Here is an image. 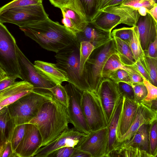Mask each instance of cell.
Wrapping results in <instances>:
<instances>
[{"label":"cell","instance_id":"cell-1","mask_svg":"<svg viewBox=\"0 0 157 157\" xmlns=\"http://www.w3.org/2000/svg\"><path fill=\"white\" fill-rule=\"evenodd\" d=\"M19 28L42 48L56 53L69 47L80 45L77 36L64 25L49 17Z\"/></svg>","mask_w":157,"mask_h":157},{"label":"cell","instance_id":"cell-2","mask_svg":"<svg viewBox=\"0 0 157 157\" xmlns=\"http://www.w3.org/2000/svg\"><path fill=\"white\" fill-rule=\"evenodd\" d=\"M67 108L54 97L45 102L36 116L28 123L34 125L42 138L41 147L49 144L68 128Z\"/></svg>","mask_w":157,"mask_h":157},{"label":"cell","instance_id":"cell-3","mask_svg":"<svg viewBox=\"0 0 157 157\" xmlns=\"http://www.w3.org/2000/svg\"><path fill=\"white\" fill-rule=\"evenodd\" d=\"M117 53L113 38L102 46L95 48L86 62L84 74L91 90L97 93L103 79L102 71L105 65L112 54Z\"/></svg>","mask_w":157,"mask_h":157},{"label":"cell","instance_id":"cell-4","mask_svg":"<svg viewBox=\"0 0 157 157\" xmlns=\"http://www.w3.org/2000/svg\"><path fill=\"white\" fill-rule=\"evenodd\" d=\"M53 98L52 94L33 91L7 106L15 124L28 123L36 116L43 104Z\"/></svg>","mask_w":157,"mask_h":157},{"label":"cell","instance_id":"cell-5","mask_svg":"<svg viewBox=\"0 0 157 157\" xmlns=\"http://www.w3.org/2000/svg\"><path fill=\"white\" fill-rule=\"evenodd\" d=\"M80 46L71 47L56 53L55 56L56 64L66 73L68 82L82 91L91 90L86 80L80 74Z\"/></svg>","mask_w":157,"mask_h":157},{"label":"cell","instance_id":"cell-6","mask_svg":"<svg viewBox=\"0 0 157 157\" xmlns=\"http://www.w3.org/2000/svg\"><path fill=\"white\" fill-rule=\"evenodd\" d=\"M48 17L42 4L13 8L0 13V23H10L21 27Z\"/></svg>","mask_w":157,"mask_h":157},{"label":"cell","instance_id":"cell-7","mask_svg":"<svg viewBox=\"0 0 157 157\" xmlns=\"http://www.w3.org/2000/svg\"><path fill=\"white\" fill-rule=\"evenodd\" d=\"M16 40L6 26L0 23V67L8 74L21 79Z\"/></svg>","mask_w":157,"mask_h":157},{"label":"cell","instance_id":"cell-8","mask_svg":"<svg viewBox=\"0 0 157 157\" xmlns=\"http://www.w3.org/2000/svg\"><path fill=\"white\" fill-rule=\"evenodd\" d=\"M82 106L83 114L90 131L106 127L108 123L100 99L95 92L83 91Z\"/></svg>","mask_w":157,"mask_h":157},{"label":"cell","instance_id":"cell-9","mask_svg":"<svg viewBox=\"0 0 157 157\" xmlns=\"http://www.w3.org/2000/svg\"><path fill=\"white\" fill-rule=\"evenodd\" d=\"M16 48L21 79L32 84L35 91L52 94L49 89L56 84L36 68L17 44Z\"/></svg>","mask_w":157,"mask_h":157},{"label":"cell","instance_id":"cell-10","mask_svg":"<svg viewBox=\"0 0 157 157\" xmlns=\"http://www.w3.org/2000/svg\"><path fill=\"white\" fill-rule=\"evenodd\" d=\"M69 97L67 110L69 122L79 131L89 134L91 131L85 118L82 106L83 91L71 83L64 86Z\"/></svg>","mask_w":157,"mask_h":157},{"label":"cell","instance_id":"cell-11","mask_svg":"<svg viewBox=\"0 0 157 157\" xmlns=\"http://www.w3.org/2000/svg\"><path fill=\"white\" fill-rule=\"evenodd\" d=\"M75 148L88 153L91 157H109L107 126L91 131Z\"/></svg>","mask_w":157,"mask_h":157},{"label":"cell","instance_id":"cell-12","mask_svg":"<svg viewBox=\"0 0 157 157\" xmlns=\"http://www.w3.org/2000/svg\"><path fill=\"white\" fill-rule=\"evenodd\" d=\"M87 134L68 128L55 140L48 145L40 148L33 157H48L57 150L64 147H76L83 140Z\"/></svg>","mask_w":157,"mask_h":157},{"label":"cell","instance_id":"cell-13","mask_svg":"<svg viewBox=\"0 0 157 157\" xmlns=\"http://www.w3.org/2000/svg\"><path fill=\"white\" fill-rule=\"evenodd\" d=\"M152 105V101L143 100L139 103L132 123L128 131L118 140L117 147L129 141L142 125H150L157 119V109L153 107Z\"/></svg>","mask_w":157,"mask_h":157},{"label":"cell","instance_id":"cell-14","mask_svg":"<svg viewBox=\"0 0 157 157\" xmlns=\"http://www.w3.org/2000/svg\"><path fill=\"white\" fill-rule=\"evenodd\" d=\"M97 94L100 99L108 124L121 95L117 84L107 78H103Z\"/></svg>","mask_w":157,"mask_h":157},{"label":"cell","instance_id":"cell-15","mask_svg":"<svg viewBox=\"0 0 157 157\" xmlns=\"http://www.w3.org/2000/svg\"><path fill=\"white\" fill-rule=\"evenodd\" d=\"M42 143V137L37 128L27 123L24 137L15 152L16 157H33L41 148Z\"/></svg>","mask_w":157,"mask_h":157},{"label":"cell","instance_id":"cell-16","mask_svg":"<svg viewBox=\"0 0 157 157\" xmlns=\"http://www.w3.org/2000/svg\"><path fill=\"white\" fill-rule=\"evenodd\" d=\"M34 90L33 86L25 80L15 82L0 91V109Z\"/></svg>","mask_w":157,"mask_h":157},{"label":"cell","instance_id":"cell-17","mask_svg":"<svg viewBox=\"0 0 157 157\" xmlns=\"http://www.w3.org/2000/svg\"><path fill=\"white\" fill-rule=\"evenodd\" d=\"M137 27L142 49L145 52L149 45L155 39L157 33V23L147 13L145 16L140 15Z\"/></svg>","mask_w":157,"mask_h":157},{"label":"cell","instance_id":"cell-18","mask_svg":"<svg viewBox=\"0 0 157 157\" xmlns=\"http://www.w3.org/2000/svg\"><path fill=\"white\" fill-rule=\"evenodd\" d=\"M123 97V102L117 132L118 141L128 131L132 125L139 104V103L135 100L125 96Z\"/></svg>","mask_w":157,"mask_h":157},{"label":"cell","instance_id":"cell-19","mask_svg":"<svg viewBox=\"0 0 157 157\" xmlns=\"http://www.w3.org/2000/svg\"><path fill=\"white\" fill-rule=\"evenodd\" d=\"M111 33L103 30L89 22L84 30L77 33L76 36L80 43L82 41H87L96 48L113 38Z\"/></svg>","mask_w":157,"mask_h":157},{"label":"cell","instance_id":"cell-20","mask_svg":"<svg viewBox=\"0 0 157 157\" xmlns=\"http://www.w3.org/2000/svg\"><path fill=\"white\" fill-rule=\"evenodd\" d=\"M123 100L124 97L121 95L118 100L112 117L108 124V153L109 157V154L115 150L118 145L117 132Z\"/></svg>","mask_w":157,"mask_h":157},{"label":"cell","instance_id":"cell-21","mask_svg":"<svg viewBox=\"0 0 157 157\" xmlns=\"http://www.w3.org/2000/svg\"><path fill=\"white\" fill-rule=\"evenodd\" d=\"M34 66L39 72L56 84L68 81L66 73L56 64L36 60L34 61Z\"/></svg>","mask_w":157,"mask_h":157},{"label":"cell","instance_id":"cell-22","mask_svg":"<svg viewBox=\"0 0 157 157\" xmlns=\"http://www.w3.org/2000/svg\"><path fill=\"white\" fill-rule=\"evenodd\" d=\"M101 10L118 16L120 19V24L132 27L136 25L140 15L137 10L121 5L107 7Z\"/></svg>","mask_w":157,"mask_h":157},{"label":"cell","instance_id":"cell-23","mask_svg":"<svg viewBox=\"0 0 157 157\" xmlns=\"http://www.w3.org/2000/svg\"><path fill=\"white\" fill-rule=\"evenodd\" d=\"M16 125L9 113L7 106L0 109V151L10 141Z\"/></svg>","mask_w":157,"mask_h":157},{"label":"cell","instance_id":"cell-24","mask_svg":"<svg viewBox=\"0 0 157 157\" xmlns=\"http://www.w3.org/2000/svg\"><path fill=\"white\" fill-rule=\"evenodd\" d=\"M149 125L146 124L142 125L129 141L120 144L115 150L121 147L131 146L146 151L150 154L148 134Z\"/></svg>","mask_w":157,"mask_h":157},{"label":"cell","instance_id":"cell-25","mask_svg":"<svg viewBox=\"0 0 157 157\" xmlns=\"http://www.w3.org/2000/svg\"><path fill=\"white\" fill-rule=\"evenodd\" d=\"M120 19L118 16L100 10L90 22L103 30L111 33L114 28L120 24Z\"/></svg>","mask_w":157,"mask_h":157},{"label":"cell","instance_id":"cell-26","mask_svg":"<svg viewBox=\"0 0 157 157\" xmlns=\"http://www.w3.org/2000/svg\"><path fill=\"white\" fill-rule=\"evenodd\" d=\"M118 69H123L129 73H135L140 75L132 67L126 66L123 63L117 53H114L109 57L102 71L103 78H108L111 72Z\"/></svg>","mask_w":157,"mask_h":157},{"label":"cell","instance_id":"cell-27","mask_svg":"<svg viewBox=\"0 0 157 157\" xmlns=\"http://www.w3.org/2000/svg\"><path fill=\"white\" fill-rule=\"evenodd\" d=\"M113 38L115 42L117 54L121 61L126 66L132 65L136 61L129 44L119 38Z\"/></svg>","mask_w":157,"mask_h":157},{"label":"cell","instance_id":"cell-28","mask_svg":"<svg viewBox=\"0 0 157 157\" xmlns=\"http://www.w3.org/2000/svg\"><path fill=\"white\" fill-rule=\"evenodd\" d=\"M151 157L152 156L146 151L129 146L118 148L111 152L109 157Z\"/></svg>","mask_w":157,"mask_h":157},{"label":"cell","instance_id":"cell-29","mask_svg":"<svg viewBox=\"0 0 157 157\" xmlns=\"http://www.w3.org/2000/svg\"><path fill=\"white\" fill-rule=\"evenodd\" d=\"M129 45L136 61L144 58L145 52L142 47L138 29L136 25L133 26L132 35Z\"/></svg>","mask_w":157,"mask_h":157},{"label":"cell","instance_id":"cell-30","mask_svg":"<svg viewBox=\"0 0 157 157\" xmlns=\"http://www.w3.org/2000/svg\"><path fill=\"white\" fill-rule=\"evenodd\" d=\"M141 60L148 74L149 82L157 86V58L145 55Z\"/></svg>","mask_w":157,"mask_h":157},{"label":"cell","instance_id":"cell-31","mask_svg":"<svg viewBox=\"0 0 157 157\" xmlns=\"http://www.w3.org/2000/svg\"><path fill=\"white\" fill-rule=\"evenodd\" d=\"M80 45V73L81 75L86 80L83 72L84 66L86 62L95 48L93 44L87 41L81 42Z\"/></svg>","mask_w":157,"mask_h":157},{"label":"cell","instance_id":"cell-32","mask_svg":"<svg viewBox=\"0 0 157 157\" xmlns=\"http://www.w3.org/2000/svg\"><path fill=\"white\" fill-rule=\"evenodd\" d=\"M49 90L54 98L67 108L68 105L69 97L64 86L61 84H57Z\"/></svg>","mask_w":157,"mask_h":157},{"label":"cell","instance_id":"cell-33","mask_svg":"<svg viewBox=\"0 0 157 157\" xmlns=\"http://www.w3.org/2000/svg\"><path fill=\"white\" fill-rule=\"evenodd\" d=\"M150 153L153 157L157 153V119L149 125L148 129Z\"/></svg>","mask_w":157,"mask_h":157},{"label":"cell","instance_id":"cell-34","mask_svg":"<svg viewBox=\"0 0 157 157\" xmlns=\"http://www.w3.org/2000/svg\"><path fill=\"white\" fill-rule=\"evenodd\" d=\"M43 0H13L0 8V13L10 9L22 6L40 5Z\"/></svg>","mask_w":157,"mask_h":157},{"label":"cell","instance_id":"cell-35","mask_svg":"<svg viewBox=\"0 0 157 157\" xmlns=\"http://www.w3.org/2000/svg\"><path fill=\"white\" fill-rule=\"evenodd\" d=\"M27 124L16 126L13 132L10 142L13 150L15 153L17 146L23 139L26 130Z\"/></svg>","mask_w":157,"mask_h":157},{"label":"cell","instance_id":"cell-36","mask_svg":"<svg viewBox=\"0 0 157 157\" xmlns=\"http://www.w3.org/2000/svg\"><path fill=\"white\" fill-rule=\"evenodd\" d=\"M88 21L91 22L97 14V0H79Z\"/></svg>","mask_w":157,"mask_h":157},{"label":"cell","instance_id":"cell-37","mask_svg":"<svg viewBox=\"0 0 157 157\" xmlns=\"http://www.w3.org/2000/svg\"><path fill=\"white\" fill-rule=\"evenodd\" d=\"M155 3L153 0H125L121 5L130 7L137 10L140 8L145 7L149 10Z\"/></svg>","mask_w":157,"mask_h":157},{"label":"cell","instance_id":"cell-38","mask_svg":"<svg viewBox=\"0 0 157 157\" xmlns=\"http://www.w3.org/2000/svg\"><path fill=\"white\" fill-rule=\"evenodd\" d=\"M108 78L117 84L124 82L132 86L128 73L123 69H118L113 71L110 74Z\"/></svg>","mask_w":157,"mask_h":157},{"label":"cell","instance_id":"cell-39","mask_svg":"<svg viewBox=\"0 0 157 157\" xmlns=\"http://www.w3.org/2000/svg\"><path fill=\"white\" fill-rule=\"evenodd\" d=\"M133 26L115 29L111 32L112 37L119 38L129 44L133 34Z\"/></svg>","mask_w":157,"mask_h":157},{"label":"cell","instance_id":"cell-40","mask_svg":"<svg viewBox=\"0 0 157 157\" xmlns=\"http://www.w3.org/2000/svg\"><path fill=\"white\" fill-rule=\"evenodd\" d=\"M17 77L8 74L0 67V91L3 90L15 82Z\"/></svg>","mask_w":157,"mask_h":157},{"label":"cell","instance_id":"cell-41","mask_svg":"<svg viewBox=\"0 0 157 157\" xmlns=\"http://www.w3.org/2000/svg\"><path fill=\"white\" fill-rule=\"evenodd\" d=\"M132 86L133 89L135 101L138 103L143 101L147 94V90L144 83L133 84Z\"/></svg>","mask_w":157,"mask_h":157},{"label":"cell","instance_id":"cell-42","mask_svg":"<svg viewBox=\"0 0 157 157\" xmlns=\"http://www.w3.org/2000/svg\"><path fill=\"white\" fill-rule=\"evenodd\" d=\"M117 84L121 95L135 100L134 91L132 86L124 82H120Z\"/></svg>","mask_w":157,"mask_h":157},{"label":"cell","instance_id":"cell-43","mask_svg":"<svg viewBox=\"0 0 157 157\" xmlns=\"http://www.w3.org/2000/svg\"><path fill=\"white\" fill-rule=\"evenodd\" d=\"M144 83L147 91V94L144 100L147 101H152L157 99V86L153 85L144 78Z\"/></svg>","mask_w":157,"mask_h":157},{"label":"cell","instance_id":"cell-44","mask_svg":"<svg viewBox=\"0 0 157 157\" xmlns=\"http://www.w3.org/2000/svg\"><path fill=\"white\" fill-rule=\"evenodd\" d=\"M75 147H64L57 150L50 154L48 157H71Z\"/></svg>","mask_w":157,"mask_h":157},{"label":"cell","instance_id":"cell-45","mask_svg":"<svg viewBox=\"0 0 157 157\" xmlns=\"http://www.w3.org/2000/svg\"><path fill=\"white\" fill-rule=\"evenodd\" d=\"M131 66L135 70L144 78L149 81V77L148 74L141 59L136 61L135 63Z\"/></svg>","mask_w":157,"mask_h":157},{"label":"cell","instance_id":"cell-46","mask_svg":"<svg viewBox=\"0 0 157 157\" xmlns=\"http://www.w3.org/2000/svg\"><path fill=\"white\" fill-rule=\"evenodd\" d=\"M63 16V18L62 22L64 25L70 32L76 36L77 34L80 32V31L70 18L65 16Z\"/></svg>","mask_w":157,"mask_h":157},{"label":"cell","instance_id":"cell-47","mask_svg":"<svg viewBox=\"0 0 157 157\" xmlns=\"http://www.w3.org/2000/svg\"><path fill=\"white\" fill-rule=\"evenodd\" d=\"M144 52L145 55L157 58V33L155 40L149 45L147 50Z\"/></svg>","mask_w":157,"mask_h":157},{"label":"cell","instance_id":"cell-48","mask_svg":"<svg viewBox=\"0 0 157 157\" xmlns=\"http://www.w3.org/2000/svg\"><path fill=\"white\" fill-rule=\"evenodd\" d=\"M0 157H16L10 141L7 142L2 150L0 151Z\"/></svg>","mask_w":157,"mask_h":157},{"label":"cell","instance_id":"cell-49","mask_svg":"<svg viewBox=\"0 0 157 157\" xmlns=\"http://www.w3.org/2000/svg\"><path fill=\"white\" fill-rule=\"evenodd\" d=\"M132 86L133 84H141L144 83V78L139 74L129 73Z\"/></svg>","mask_w":157,"mask_h":157},{"label":"cell","instance_id":"cell-50","mask_svg":"<svg viewBox=\"0 0 157 157\" xmlns=\"http://www.w3.org/2000/svg\"><path fill=\"white\" fill-rule=\"evenodd\" d=\"M68 0H49L51 3L55 7L59 9L64 7Z\"/></svg>","mask_w":157,"mask_h":157},{"label":"cell","instance_id":"cell-51","mask_svg":"<svg viewBox=\"0 0 157 157\" xmlns=\"http://www.w3.org/2000/svg\"><path fill=\"white\" fill-rule=\"evenodd\" d=\"M71 157H91L88 153L75 147V150Z\"/></svg>","mask_w":157,"mask_h":157},{"label":"cell","instance_id":"cell-52","mask_svg":"<svg viewBox=\"0 0 157 157\" xmlns=\"http://www.w3.org/2000/svg\"><path fill=\"white\" fill-rule=\"evenodd\" d=\"M111 0H97V14L99 11L104 8L106 5Z\"/></svg>","mask_w":157,"mask_h":157},{"label":"cell","instance_id":"cell-53","mask_svg":"<svg viewBox=\"0 0 157 157\" xmlns=\"http://www.w3.org/2000/svg\"><path fill=\"white\" fill-rule=\"evenodd\" d=\"M148 13L151 15L157 23V3H155L150 9L148 10Z\"/></svg>","mask_w":157,"mask_h":157},{"label":"cell","instance_id":"cell-54","mask_svg":"<svg viewBox=\"0 0 157 157\" xmlns=\"http://www.w3.org/2000/svg\"><path fill=\"white\" fill-rule=\"evenodd\" d=\"M125 0H111L106 5L105 8L109 6L121 5Z\"/></svg>","mask_w":157,"mask_h":157},{"label":"cell","instance_id":"cell-55","mask_svg":"<svg viewBox=\"0 0 157 157\" xmlns=\"http://www.w3.org/2000/svg\"><path fill=\"white\" fill-rule=\"evenodd\" d=\"M140 15L145 16L148 13V10L145 7L139 8L137 10Z\"/></svg>","mask_w":157,"mask_h":157},{"label":"cell","instance_id":"cell-56","mask_svg":"<svg viewBox=\"0 0 157 157\" xmlns=\"http://www.w3.org/2000/svg\"><path fill=\"white\" fill-rule=\"evenodd\" d=\"M152 104L153 107L157 109V99L152 101Z\"/></svg>","mask_w":157,"mask_h":157},{"label":"cell","instance_id":"cell-57","mask_svg":"<svg viewBox=\"0 0 157 157\" xmlns=\"http://www.w3.org/2000/svg\"><path fill=\"white\" fill-rule=\"evenodd\" d=\"M154 0L155 2V3H157V0Z\"/></svg>","mask_w":157,"mask_h":157},{"label":"cell","instance_id":"cell-58","mask_svg":"<svg viewBox=\"0 0 157 157\" xmlns=\"http://www.w3.org/2000/svg\"><path fill=\"white\" fill-rule=\"evenodd\" d=\"M157 157V154H156V155L155 157Z\"/></svg>","mask_w":157,"mask_h":157}]
</instances>
